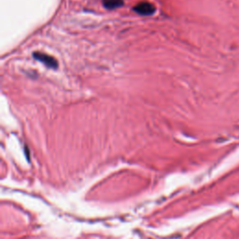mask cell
<instances>
[{
	"instance_id": "6da1fadb",
	"label": "cell",
	"mask_w": 239,
	"mask_h": 239,
	"mask_svg": "<svg viewBox=\"0 0 239 239\" xmlns=\"http://www.w3.org/2000/svg\"><path fill=\"white\" fill-rule=\"evenodd\" d=\"M33 56L35 60L41 62L43 64H45L46 66L49 67V68H52V69H56L58 67V62L57 60L50 56V55H48L46 53H42V52H34L33 53Z\"/></svg>"
},
{
	"instance_id": "7a4b0ae2",
	"label": "cell",
	"mask_w": 239,
	"mask_h": 239,
	"mask_svg": "<svg viewBox=\"0 0 239 239\" xmlns=\"http://www.w3.org/2000/svg\"><path fill=\"white\" fill-rule=\"evenodd\" d=\"M134 12H136L139 15L142 16H149L155 13V7L148 2H141L138 3L136 6H134Z\"/></svg>"
},
{
	"instance_id": "3957f363",
	"label": "cell",
	"mask_w": 239,
	"mask_h": 239,
	"mask_svg": "<svg viewBox=\"0 0 239 239\" xmlns=\"http://www.w3.org/2000/svg\"><path fill=\"white\" fill-rule=\"evenodd\" d=\"M104 7L107 9H115L122 6V0H103Z\"/></svg>"
}]
</instances>
